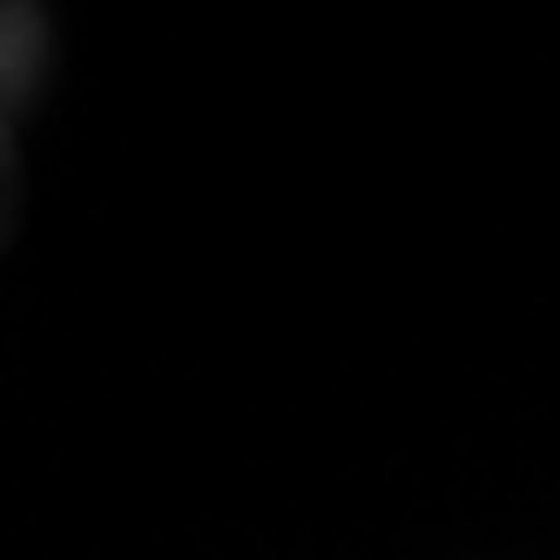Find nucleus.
<instances>
[{
  "label": "nucleus",
  "mask_w": 560,
  "mask_h": 560,
  "mask_svg": "<svg viewBox=\"0 0 560 560\" xmlns=\"http://www.w3.org/2000/svg\"><path fill=\"white\" fill-rule=\"evenodd\" d=\"M42 55H48V42H42V8H34V0H14V8H8V95L14 102L34 95Z\"/></svg>",
  "instance_id": "1"
}]
</instances>
